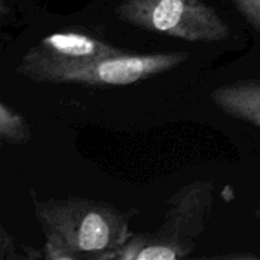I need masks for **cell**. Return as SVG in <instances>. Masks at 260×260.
<instances>
[{"mask_svg":"<svg viewBox=\"0 0 260 260\" xmlns=\"http://www.w3.org/2000/svg\"><path fill=\"white\" fill-rule=\"evenodd\" d=\"M35 213L46 236L78 259H101L118 249L134 234L132 211L89 198L68 197L40 201L33 194Z\"/></svg>","mask_w":260,"mask_h":260,"instance_id":"cell-1","label":"cell"},{"mask_svg":"<svg viewBox=\"0 0 260 260\" xmlns=\"http://www.w3.org/2000/svg\"><path fill=\"white\" fill-rule=\"evenodd\" d=\"M188 57L187 52L136 55L123 51L103 57L38 66L19 74L35 83L121 86L173 70Z\"/></svg>","mask_w":260,"mask_h":260,"instance_id":"cell-2","label":"cell"},{"mask_svg":"<svg viewBox=\"0 0 260 260\" xmlns=\"http://www.w3.org/2000/svg\"><path fill=\"white\" fill-rule=\"evenodd\" d=\"M118 18L141 29L189 42L230 38L228 22L206 0H123Z\"/></svg>","mask_w":260,"mask_h":260,"instance_id":"cell-3","label":"cell"},{"mask_svg":"<svg viewBox=\"0 0 260 260\" xmlns=\"http://www.w3.org/2000/svg\"><path fill=\"white\" fill-rule=\"evenodd\" d=\"M123 52L104 41L80 32H57L40 41L23 55L18 73L52 63L89 60Z\"/></svg>","mask_w":260,"mask_h":260,"instance_id":"cell-4","label":"cell"},{"mask_svg":"<svg viewBox=\"0 0 260 260\" xmlns=\"http://www.w3.org/2000/svg\"><path fill=\"white\" fill-rule=\"evenodd\" d=\"M213 185L194 182L170 198V207L159 233L178 239L190 240L205 229V220L212 208Z\"/></svg>","mask_w":260,"mask_h":260,"instance_id":"cell-5","label":"cell"},{"mask_svg":"<svg viewBox=\"0 0 260 260\" xmlns=\"http://www.w3.org/2000/svg\"><path fill=\"white\" fill-rule=\"evenodd\" d=\"M194 249L190 240L155 233L132 235L118 249L104 254L99 260H178L189 255Z\"/></svg>","mask_w":260,"mask_h":260,"instance_id":"cell-6","label":"cell"},{"mask_svg":"<svg viewBox=\"0 0 260 260\" xmlns=\"http://www.w3.org/2000/svg\"><path fill=\"white\" fill-rule=\"evenodd\" d=\"M211 99L222 112L260 128V79H245L218 86Z\"/></svg>","mask_w":260,"mask_h":260,"instance_id":"cell-7","label":"cell"},{"mask_svg":"<svg viewBox=\"0 0 260 260\" xmlns=\"http://www.w3.org/2000/svg\"><path fill=\"white\" fill-rule=\"evenodd\" d=\"M32 139V131L27 119L0 102V141L7 144H25Z\"/></svg>","mask_w":260,"mask_h":260,"instance_id":"cell-8","label":"cell"},{"mask_svg":"<svg viewBox=\"0 0 260 260\" xmlns=\"http://www.w3.org/2000/svg\"><path fill=\"white\" fill-rule=\"evenodd\" d=\"M244 19L260 33V0H230Z\"/></svg>","mask_w":260,"mask_h":260,"instance_id":"cell-9","label":"cell"},{"mask_svg":"<svg viewBox=\"0 0 260 260\" xmlns=\"http://www.w3.org/2000/svg\"><path fill=\"white\" fill-rule=\"evenodd\" d=\"M23 259L22 255L18 254L15 240L7 229L0 222V260H18Z\"/></svg>","mask_w":260,"mask_h":260,"instance_id":"cell-10","label":"cell"},{"mask_svg":"<svg viewBox=\"0 0 260 260\" xmlns=\"http://www.w3.org/2000/svg\"><path fill=\"white\" fill-rule=\"evenodd\" d=\"M8 0H0V18L8 13Z\"/></svg>","mask_w":260,"mask_h":260,"instance_id":"cell-11","label":"cell"},{"mask_svg":"<svg viewBox=\"0 0 260 260\" xmlns=\"http://www.w3.org/2000/svg\"><path fill=\"white\" fill-rule=\"evenodd\" d=\"M255 216H256V218H258V220H260V203H259V206L256 207V210H255Z\"/></svg>","mask_w":260,"mask_h":260,"instance_id":"cell-12","label":"cell"}]
</instances>
